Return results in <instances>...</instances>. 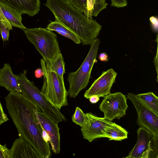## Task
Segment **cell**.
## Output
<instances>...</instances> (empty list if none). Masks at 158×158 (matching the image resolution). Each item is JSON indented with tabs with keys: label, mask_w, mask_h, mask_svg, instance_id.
I'll use <instances>...</instances> for the list:
<instances>
[{
	"label": "cell",
	"mask_w": 158,
	"mask_h": 158,
	"mask_svg": "<svg viewBox=\"0 0 158 158\" xmlns=\"http://www.w3.org/2000/svg\"><path fill=\"white\" fill-rule=\"evenodd\" d=\"M128 134L125 129L112 122L106 129L104 137L108 138L109 140L121 141L127 138Z\"/></svg>",
	"instance_id": "cell-18"
},
{
	"label": "cell",
	"mask_w": 158,
	"mask_h": 158,
	"mask_svg": "<svg viewBox=\"0 0 158 158\" xmlns=\"http://www.w3.org/2000/svg\"><path fill=\"white\" fill-rule=\"evenodd\" d=\"M117 75V73L112 69L103 72L85 91L84 97L87 99H89L94 95L104 97L109 94Z\"/></svg>",
	"instance_id": "cell-11"
},
{
	"label": "cell",
	"mask_w": 158,
	"mask_h": 158,
	"mask_svg": "<svg viewBox=\"0 0 158 158\" xmlns=\"http://www.w3.org/2000/svg\"><path fill=\"white\" fill-rule=\"evenodd\" d=\"M36 114L42 129L48 138L53 153L59 154L60 148V135L58 124L55 123L46 116L40 108L36 110Z\"/></svg>",
	"instance_id": "cell-12"
},
{
	"label": "cell",
	"mask_w": 158,
	"mask_h": 158,
	"mask_svg": "<svg viewBox=\"0 0 158 158\" xmlns=\"http://www.w3.org/2000/svg\"><path fill=\"white\" fill-rule=\"evenodd\" d=\"M158 48L157 50L156 56L154 60V63L156 68V70L157 74H158Z\"/></svg>",
	"instance_id": "cell-32"
},
{
	"label": "cell",
	"mask_w": 158,
	"mask_h": 158,
	"mask_svg": "<svg viewBox=\"0 0 158 158\" xmlns=\"http://www.w3.org/2000/svg\"><path fill=\"white\" fill-rule=\"evenodd\" d=\"M99 59L102 61H107L108 60V57L105 52L101 53L99 56Z\"/></svg>",
	"instance_id": "cell-30"
},
{
	"label": "cell",
	"mask_w": 158,
	"mask_h": 158,
	"mask_svg": "<svg viewBox=\"0 0 158 158\" xmlns=\"http://www.w3.org/2000/svg\"><path fill=\"white\" fill-rule=\"evenodd\" d=\"M99 97L97 96L94 95L91 96L89 98L90 102L92 104H95L97 103L99 100Z\"/></svg>",
	"instance_id": "cell-31"
},
{
	"label": "cell",
	"mask_w": 158,
	"mask_h": 158,
	"mask_svg": "<svg viewBox=\"0 0 158 158\" xmlns=\"http://www.w3.org/2000/svg\"><path fill=\"white\" fill-rule=\"evenodd\" d=\"M9 119L4 113L2 105L0 102V126L4 123L8 121Z\"/></svg>",
	"instance_id": "cell-28"
},
{
	"label": "cell",
	"mask_w": 158,
	"mask_h": 158,
	"mask_svg": "<svg viewBox=\"0 0 158 158\" xmlns=\"http://www.w3.org/2000/svg\"><path fill=\"white\" fill-rule=\"evenodd\" d=\"M0 7L3 15L12 27L23 30L27 28L22 23L21 13L0 1Z\"/></svg>",
	"instance_id": "cell-16"
},
{
	"label": "cell",
	"mask_w": 158,
	"mask_h": 158,
	"mask_svg": "<svg viewBox=\"0 0 158 158\" xmlns=\"http://www.w3.org/2000/svg\"><path fill=\"white\" fill-rule=\"evenodd\" d=\"M106 1V0H87L88 11L91 18L97 16L106 8L108 3Z\"/></svg>",
	"instance_id": "cell-21"
},
{
	"label": "cell",
	"mask_w": 158,
	"mask_h": 158,
	"mask_svg": "<svg viewBox=\"0 0 158 158\" xmlns=\"http://www.w3.org/2000/svg\"><path fill=\"white\" fill-rule=\"evenodd\" d=\"M27 70H24L15 74L21 88L22 93L41 109L43 114L56 124L65 121L66 118L60 110L52 104L34 83L27 78Z\"/></svg>",
	"instance_id": "cell-3"
},
{
	"label": "cell",
	"mask_w": 158,
	"mask_h": 158,
	"mask_svg": "<svg viewBox=\"0 0 158 158\" xmlns=\"http://www.w3.org/2000/svg\"><path fill=\"white\" fill-rule=\"evenodd\" d=\"M86 114L87 121L81 128L83 138L91 142L96 139L104 137L106 129L112 123V121L90 112Z\"/></svg>",
	"instance_id": "cell-9"
},
{
	"label": "cell",
	"mask_w": 158,
	"mask_h": 158,
	"mask_svg": "<svg viewBox=\"0 0 158 158\" xmlns=\"http://www.w3.org/2000/svg\"><path fill=\"white\" fill-rule=\"evenodd\" d=\"M137 140L135 146L126 158L150 157L151 153L157 152L158 148L154 144L153 136L146 128L140 127L137 130Z\"/></svg>",
	"instance_id": "cell-10"
},
{
	"label": "cell",
	"mask_w": 158,
	"mask_h": 158,
	"mask_svg": "<svg viewBox=\"0 0 158 158\" xmlns=\"http://www.w3.org/2000/svg\"><path fill=\"white\" fill-rule=\"evenodd\" d=\"M74 7L90 19L91 18L88 11L87 0H67Z\"/></svg>",
	"instance_id": "cell-22"
},
{
	"label": "cell",
	"mask_w": 158,
	"mask_h": 158,
	"mask_svg": "<svg viewBox=\"0 0 158 158\" xmlns=\"http://www.w3.org/2000/svg\"><path fill=\"white\" fill-rule=\"evenodd\" d=\"M72 121L81 127L83 126L86 123L87 116L80 108L76 107L75 112L72 117Z\"/></svg>",
	"instance_id": "cell-23"
},
{
	"label": "cell",
	"mask_w": 158,
	"mask_h": 158,
	"mask_svg": "<svg viewBox=\"0 0 158 158\" xmlns=\"http://www.w3.org/2000/svg\"><path fill=\"white\" fill-rule=\"evenodd\" d=\"M127 98L131 101L136 110L137 124L149 131L152 135L154 142L158 144V115L148 108L135 94L128 93Z\"/></svg>",
	"instance_id": "cell-7"
},
{
	"label": "cell",
	"mask_w": 158,
	"mask_h": 158,
	"mask_svg": "<svg viewBox=\"0 0 158 158\" xmlns=\"http://www.w3.org/2000/svg\"><path fill=\"white\" fill-rule=\"evenodd\" d=\"M12 27L7 20H3L0 18V33L3 41L8 40L9 32L12 30Z\"/></svg>",
	"instance_id": "cell-24"
},
{
	"label": "cell",
	"mask_w": 158,
	"mask_h": 158,
	"mask_svg": "<svg viewBox=\"0 0 158 158\" xmlns=\"http://www.w3.org/2000/svg\"><path fill=\"white\" fill-rule=\"evenodd\" d=\"M5 100L7 110L19 136L32 146L40 158H51L49 142L44 138V131L36 114L40 107L18 91L10 92Z\"/></svg>",
	"instance_id": "cell-1"
},
{
	"label": "cell",
	"mask_w": 158,
	"mask_h": 158,
	"mask_svg": "<svg viewBox=\"0 0 158 158\" xmlns=\"http://www.w3.org/2000/svg\"><path fill=\"white\" fill-rule=\"evenodd\" d=\"M100 41L96 39L90 44L89 50L83 62L76 71L68 73L67 80L69 84L68 94L75 98L88 85L93 66L97 61L96 58Z\"/></svg>",
	"instance_id": "cell-4"
},
{
	"label": "cell",
	"mask_w": 158,
	"mask_h": 158,
	"mask_svg": "<svg viewBox=\"0 0 158 158\" xmlns=\"http://www.w3.org/2000/svg\"><path fill=\"white\" fill-rule=\"evenodd\" d=\"M0 86L4 87L10 92H22L19 82L9 64H4L0 69Z\"/></svg>",
	"instance_id": "cell-15"
},
{
	"label": "cell",
	"mask_w": 158,
	"mask_h": 158,
	"mask_svg": "<svg viewBox=\"0 0 158 158\" xmlns=\"http://www.w3.org/2000/svg\"><path fill=\"white\" fill-rule=\"evenodd\" d=\"M35 75L37 78H40L44 75V73L42 69L38 68L35 71Z\"/></svg>",
	"instance_id": "cell-29"
},
{
	"label": "cell",
	"mask_w": 158,
	"mask_h": 158,
	"mask_svg": "<svg viewBox=\"0 0 158 158\" xmlns=\"http://www.w3.org/2000/svg\"><path fill=\"white\" fill-rule=\"evenodd\" d=\"M40 64L44 73V82L41 91L54 105L60 110L68 105L67 91L64 79L52 71L43 59Z\"/></svg>",
	"instance_id": "cell-6"
},
{
	"label": "cell",
	"mask_w": 158,
	"mask_h": 158,
	"mask_svg": "<svg viewBox=\"0 0 158 158\" xmlns=\"http://www.w3.org/2000/svg\"><path fill=\"white\" fill-rule=\"evenodd\" d=\"M9 152L10 158H40L34 148L20 137L14 141Z\"/></svg>",
	"instance_id": "cell-13"
},
{
	"label": "cell",
	"mask_w": 158,
	"mask_h": 158,
	"mask_svg": "<svg viewBox=\"0 0 158 158\" xmlns=\"http://www.w3.org/2000/svg\"><path fill=\"white\" fill-rule=\"evenodd\" d=\"M0 1L15 9L22 15L33 16L40 10V0H0Z\"/></svg>",
	"instance_id": "cell-14"
},
{
	"label": "cell",
	"mask_w": 158,
	"mask_h": 158,
	"mask_svg": "<svg viewBox=\"0 0 158 158\" xmlns=\"http://www.w3.org/2000/svg\"><path fill=\"white\" fill-rule=\"evenodd\" d=\"M0 158H10L9 149L5 144L2 146L0 144Z\"/></svg>",
	"instance_id": "cell-25"
},
{
	"label": "cell",
	"mask_w": 158,
	"mask_h": 158,
	"mask_svg": "<svg viewBox=\"0 0 158 158\" xmlns=\"http://www.w3.org/2000/svg\"><path fill=\"white\" fill-rule=\"evenodd\" d=\"M111 6L117 8L123 7L126 6L127 2L126 0H111Z\"/></svg>",
	"instance_id": "cell-26"
},
{
	"label": "cell",
	"mask_w": 158,
	"mask_h": 158,
	"mask_svg": "<svg viewBox=\"0 0 158 158\" xmlns=\"http://www.w3.org/2000/svg\"><path fill=\"white\" fill-rule=\"evenodd\" d=\"M0 18L3 20H7L3 15L0 7Z\"/></svg>",
	"instance_id": "cell-33"
},
{
	"label": "cell",
	"mask_w": 158,
	"mask_h": 158,
	"mask_svg": "<svg viewBox=\"0 0 158 158\" xmlns=\"http://www.w3.org/2000/svg\"><path fill=\"white\" fill-rule=\"evenodd\" d=\"M136 96L148 108L158 115V98L153 92L140 94Z\"/></svg>",
	"instance_id": "cell-19"
},
{
	"label": "cell",
	"mask_w": 158,
	"mask_h": 158,
	"mask_svg": "<svg viewBox=\"0 0 158 158\" xmlns=\"http://www.w3.org/2000/svg\"><path fill=\"white\" fill-rule=\"evenodd\" d=\"M47 64L52 71L64 79L63 75L65 73V63L61 53L58 54L51 63Z\"/></svg>",
	"instance_id": "cell-20"
},
{
	"label": "cell",
	"mask_w": 158,
	"mask_h": 158,
	"mask_svg": "<svg viewBox=\"0 0 158 158\" xmlns=\"http://www.w3.org/2000/svg\"><path fill=\"white\" fill-rule=\"evenodd\" d=\"M46 29L57 32L72 40L77 44L81 43L80 39L74 32L64 24L57 20H55L51 22L48 25Z\"/></svg>",
	"instance_id": "cell-17"
},
{
	"label": "cell",
	"mask_w": 158,
	"mask_h": 158,
	"mask_svg": "<svg viewBox=\"0 0 158 158\" xmlns=\"http://www.w3.org/2000/svg\"><path fill=\"white\" fill-rule=\"evenodd\" d=\"M150 20L151 22L153 30L156 32H157L158 28V19L157 18L153 16H151L150 18Z\"/></svg>",
	"instance_id": "cell-27"
},
{
	"label": "cell",
	"mask_w": 158,
	"mask_h": 158,
	"mask_svg": "<svg viewBox=\"0 0 158 158\" xmlns=\"http://www.w3.org/2000/svg\"><path fill=\"white\" fill-rule=\"evenodd\" d=\"M23 31L47 63H51L61 53L57 35L52 31L42 27L26 28Z\"/></svg>",
	"instance_id": "cell-5"
},
{
	"label": "cell",
	"mask_w": 158,
	"mask_h": 158,
	"mask_svg": "<svg viewBox=\"0 0 158 158\" xmlns=\"http://www.w3.org/2000/svg\"><path fill=\"white\" fill-rule=\"evenodd\" d=\"M45 5L55 20L74 32L82 45H90L99 35L102 26L95 20L86 16L67 0H46Z\"/></svg>",
	"instance_id": "cell-2"
},
{
	"label": "cell",
	"mask_w": 158,
	"mask_h": 158,
	"mask_svg": "<svg viewBox=\"0 0 158 158\" xmlns=\"http://www.w3.org/2000/svg\"><path fill=\"white\" fill-rule=\"evenodd\" d=\"M99 109L104 114V118L112 121L119 119L126 115L128 106L127 98L122 93H110L104 97Z\"/></svg>",
	"instance_id": "cell-8"
}]
</instances>
